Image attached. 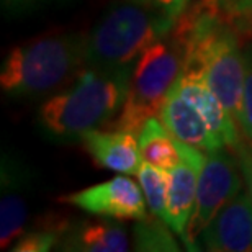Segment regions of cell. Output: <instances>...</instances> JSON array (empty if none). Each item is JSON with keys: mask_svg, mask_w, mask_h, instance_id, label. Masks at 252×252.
<instances>
[{"mask_svg": "<svg viewBox=\"0 0 252 252\" xmlns=\"http://www.w3.org/2000/svg\"><path fill=\"white\" fill-rule=\"evenodd\" d=\"M131 69L85 67L74 87L54 95L39 108V122L58 138L80 139V136L100 125H107L128 92Z\"/></svg>", "mask_w": 252, "mask_h": 252, "instance_id": "6da1fadb", "label": "cell"}, {"mask_svg": "<svg viewBox=\"0 0 252 252\" xmlns=\"http://www.w3.org/2000/svg\"><path fill=\"white\" fill-rule=\"evenodd\" d=\"M87 36L58 34L15 48L3 63L0 84L7 94L38 97L69 84L85 65Z\"/></svg>", "mask_w": 252, "mask_h": 252, "instance_id": "7a4b0ae2", "label": "cell"}, {"mask_svg": "<svg viewBox=\"0 0 252 252\" xmlns=\"http://www.w3.org/2000/svg\"><path fill=\"white\" fill-rule=\"evenodd\" d=\"M175 22L136 0L117 5L87 36L85 67L133 69L146 49L172 32Z\"/></svg>", "mask_w": 252, "mask_h": 252, "instance_id": "3957f363", "label": "cell"}, {"mask_svg": "<svg viewBox=\"0 0 252 252\" xmlns=\"http://www.w3.org/2000/svg\"><path fill=\"white\" fill-rule=\"evenodd\" d=\"M185 49L169 33L138 58L129 74L128 92L118 117L108 122L110 129L139 134L149 118L159 115L169 90L184 69Z\"/></svg>", "mask_w": 252, "mask_h": 252, "instance_id": "277c9868", "label": "cell"}, {"mask_svg": "<svg viewBox=\"0 0 252 252\" xmlns=\"http://www.w3.org/2000/svg\"><path fill=\"white\" fill-rule=\"evenodd\" d=\"M239 170L241 167L236 156L224 153V148L206 153L205 164L198 177L193 213L184 241L189 249H196L193 248L195 239L203 233L215 215L241 191L243 179Z\"/></svg>", "mask_w": 252, "mask_h": 252, "instance_id": "5b68a950", "label": "cell"}, {"mask_svg": "<svg viewBox=\"0 0 252 252\" xmlns=\"http://www.w3.org/2000/svg\"><path fill=\"white\" fill-rule=\"evenodd\" d=\"M144 198L143 189L123 174L103 184L64 195L59 201L103 218L139 221L148 218Z\"/></svg>", "mask_w": 252, "mask_h": 252, "instance_id": "8992f818", "label": "cell"}, {"mask_svg": "<svg viewBox=\"0 0 252 252\" xmlns=\"http://www.w3.org/2000/svg\"><path fill=\"white\" fill-rule=\"evenodd\" d=\"M180 149V162L170 170V185L167 196V215L165 221L182 241L187 236V226L193 213L196 189L206 153L177 141Z\"/></svg>", "mask_w": 252, "mask_h": 252, "instance_id": "52a82bcc", "label": "cell"}, {"mask_svg": "<svg viewBox=\"0 0 252 252\" xmlns=\"http://www.w3.org/2000/svg\"><path fill=\"white\" fill-rule=\"evenodd\" d=\"M205 249L216 252H252V196L239 191L203 229Z\"/></svg>", "mask_w": 252, "mask_h": 252, "instance_id": "ba28073f", "label": "cell"}, {"mask_svg": "<svg viewBox=\"0 0 252 252\" xmlns=\"http://www.w3.org/2000/svg\"><path fill=\"white\" fill-rule=\"evenodd\" d=\"M174 87L201 113V117L206 120V123L216 138L220 139L223 148L234 149L241 143L238 122L226 110L213 90L208 87L203 75L193 72H180Z\"/></svg>", "mask_w": 252, "mask_h": 252, "instance_id": "9c48e42d", "label": "cell"}, {"mask_svg": "<svg viewBox=\"0 0 252 252\" xmlns=\"http://www.w3.org/2000/svg\"><path fill=\"white\" fill-rule=\"evenodd\" d=\"M159 120L177 141L193 146L203 153L223 149L220 139L211 131L201 113L180 95L174 85L159 110Z\"/></svg>", "mask_w": 252, "mask_h": 252, "instance_id": "30bf717a", "label": "cell"}, {"mask_svg": "<svg viewBox=\"0 0 252 252\" xmlns=\"http://www.w3.org/2000/svg\"><path fill=\"white\" fill-rule=\"evenodd\" d=\"M85 149L100 167L115 170L120 174L138 175L143 158L136 134L128 131H97L90 129L80 136Z\"/></svg>", "mask_w": 252, "mask_h": 252, "instance_id": "8fae6325", "label": "cell"}, {"mask_svg": "<svg viewBox=\"0 0 252 252\" xmlns=\"http://www.w3.org/2000/svg\"><path fill=\"white\" fill-rule=\"evenodd\" d=\"M58 248L79 252H123L129 249V243L122 224L112 220H85L69 226Z\"/></svg>", "mask_w": 252, "mask_h": 252, "instance_id": "7c38bea8", "label": "cell"}, {"mask_svg": "<svg viewBox=\"0 0 252 252\" xmlns=\"http://www.w3.org/2000/svg\"><path fill=\"white\" fill-rule=\"evenodd\" d=\"M138 136L139 153L144 162L158 165L169 172L180 162L177 139L170 134V131L165 128L160 120L156 117L149 118Z\"/></svg>", "mask_w": 252, "mask_h": 252, "instance_id": "4fadbf2b", "label": "cell"}, {"mask_svg": "<svg viewBox=\"0 0 252 252\" xmlns=\"http://www.w3.org/2000/svg\"><path fill=\"white\" fill-rule=\"evenodd\" d=\"M2 208H0V236L2 248H7L15 239L25 233V224L28 218V206L20 190V184H13L12 174L2 169Z\"/></svg>", "mask_w": 252, "mask_h": 252, "instance_id": "5bb4252c", "label": "cell"}, {"mask_svg": "<svg viewBox=\"0 0 252 252\" xmlns=\"http://www.w3.org/2000/svg\"><path fill=\"white\" fill-rule=\"evenodd\" d=\"M141 189L146 196L151 213L158 218L165 221L167 215V196H169V185H170V172L153 165L149 162L141 164V169L138 172Z\"/></svg>", "mask_w": 252, "mask_h": 252, "instance_id": "9a60e30c", "label": "cell"}, {"mask_svg": "<svg viewBox=\"0 0 252 252\" xmlns=\"http://www.w3.org/2000/svg\"><path fill=\"white\" fill-rule=\"evenodd\" d=\"M170 226L167 221L158 218L139 220L134 226V249L136 251H151V252H175L179 251L177 241L169 231Z\"/></svg>", "mask_w": 252, "mask_h": 252, "instance_id": "2e32d148", "label": "cell"}, {"mask_svg": "<svg viewBox=\"0 0 252 252\" xmlns=\"http://www.w3.org/2000/svg\"><path fill=\"white\" fill-rule=\"evenodd\" d=\"M69 223L65 220L56 218L43 221L36 228L27 231L20 236V239L15 243L12 251L20 252H44L51 251L53 246L61 243L63 236L69 229Z\"/></svg>", "mask_w": 252, "mask_h": 252, "instance_id": "e0dca14e", "label": "cell"}, {"mask_svg": "<svg viewBox=\"0 0 252 252\" xmlns=\"http://www.w3.org/2000/svg\"><path fill=\"white\" fill-rule=\"evenodd\" d=\"M239 126L243 128L246 136L252 141V59L248 61L246 67V80L243 90V107H241Z\"/></svg>", "mask_w": 252, "mask_h": 252, "instance_id": "ac0fdd59", "label": "cell"}, {"mask_svg": "<svg viewBox=\"0 0 252 252\" xmlns=\"http://www.w3.org/2000/svg\"><path fill=\"white\" fill-rule=\"evenodd\" d=\"M136 2L146 5V7L158 10V12L167 15V17L177 20L185 10H187L190 0H136Z\"/></svg>", "mask_w": 252, "mask_h": 252, "instance_id": "d6986e66", "label": "cell"}, {"mask_svg": "<svg viewBox=\"0 0 252 252\" xmlns=\"http://www.w3.org/2000/svg\"><path fill=\"white\" fill-rule=\"evenodd\" d=\"M233 153L236 156L241 167V172H243L244 182L248 184L249 193L252 196V141L251 143H246V141H241V143L233 149Z\"/></svg>", "mask_w": 252, "mask_h": 252, "instance_id": "ffe728a7", "label": "cell"}, {"mask_svg": "<svg viewBox=\"0 0 252 252\" xmlns=\"http://www.w3.org/2000/svg\"><path fill=\"white\" fill-rule=\"evenodd\" d=\"M234 32L238 33L239 38H252V15H249L248 18H244L243 22H239L234 27Z\"/></svg>", "mask_w": 252, "mask_h": 252, "instance_id": "44dd1931", "label": "cell"}]
</instances>
